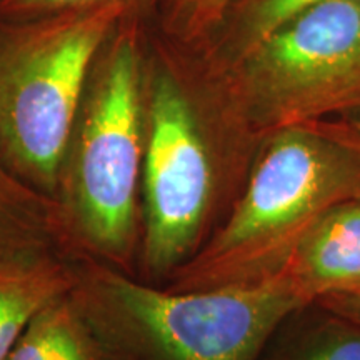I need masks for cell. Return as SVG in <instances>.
<instances>
[{
    "mask_svg": "<svg viewBox=\"0 0 360 360\" xmlns=\"http://www.w3.org/2000/svg\"><path fill=\"white\" fill-rule=\"evenodd\" d=\"M141 15L125 17L94 62L56 193L72 255L134 277L146 150L147 49Z\"/></svg>",
    "mask_w": 360,
    "mask_h": 360,
    "instance_id": "6da1fadb",
    "label": "cell"
},
{
    "mask_svg": "<svg viewBox=\"0 0 360 360\" xmlns=\"http://www.w3.org/2000/svg\"><path fill=\"white\" fill-rule=\"evenodd\" d=\"M244 139L210 122L172 58L147 51L141 281L165 287L219 231L255 157Z\"/></svg>",
    "mask_w": 360,
    "mask_h": 360,
    "instance_id": "7a4b0ae2",
    "label": "cell"
},
{
    "mask_svg": "<svg viewBox=\"0 0 360 360\" xmlns=\"http://www.w3.org/2000/svg\"><path fill=\"white\" fill-rule=\"evenodd\" d=\"M360 199V141L310 127L276 129L262 142L227 219L165 289L247 285L276 276L328 210Z\"/></svg>",
    "mask_w": 360,
    "mask_h": 360,
    "instance_id": "3957f363",
    "label": "cell"
},
{
    "mask_svg": "<svg viewBox=\"0 0 360 360\" xmlns=\"http://www.w3.org/2000/svg\"><path fill=\"white\" fill-rule=\"evenodd\" d=\"M72 299L117 360H262L285 321L310 305L281 277L174 292L75 257Z\"/></svg>",
    "mask_w": 360,
    "mask_h": 360,
    "instance_id": "277c9868",
    "label": "cell"
},
{
    "mask_svg": "<svg viewBox=\"0 0 360 360\" xmlns=\"http://www.w3.org/2000/svg\"><path fill=\"white\" fill-rule=\"evenodd\" d=\"M124 4L24 22H0V160L49 199L94 62L117 25Z\"/></svg>",
    "mask_w": 360,
    "mask_h": 360,
    "instance_id": "5b68a950",
    "label": "cell"
},
{
    "mask_svg": "<svg viewBox=\"0 0 360 360\" xmlns=\"http://www.w3.org/2000/svg\"><path fill=\"white\" fill-rule=\"evenodd\" d=\"M244 119L267 129L360 110V2L300 13L242 53Z\"/></svg>",
    "mask_w": 360,
    "mask_h": 360,
    "instance_id": "8992f818",
    "label": "cell"
},
{
    "mask_svg": "<svg viewBox=\"0 0 360 360\" xmlns=\"http://www.w3.org/2000/svg\"><path fill=\"white\" fill-rule=\"evenodd\" d=\"M276 276L309 304L360 287V199L344 202L317 220Z\"/></svg>",
    "mask_w": 360,
    "mask_h": 360,
    "instance_id": "52a82bcc",
    "label": "cell"
},
{
    "mask_svg": "<svg viewBox=\"0 0 360 360\" xmlns=\"http://www.w3.org/2000/svg\"><path fill=\"white\" fill-rule=\"evenodd\" d=\"M75 257L49 249H0V360L40 310L69 294Z\"/></svg>",
    "mask_w": 360,
    "mask_h": 360,
    "instance_id": "ba28073f",
    "label": "cell"
},
{
    "mask_svg": "<svg viewBox=\"0 0 360 360\" xmlns=\"http://www.w3.org/2000/svg\"><path fill=\"white\" fill-rule=\"evenodd\" d=\"M7 360H117L70 292L35 315Z\"/></svg>",
    "mask_w": 360,
    "mask_h": 360,
    "instance_id": "9c48e42d",
    "label": "cell"
},
{
    "mask_svg": "<svg viewBox=\"0 0 360 360\" xmlns=\"http://www.w3.org/2000/svg\"><path fill=\"white\" fill-rule=\"evenodd\" d=\"M0 249H49L72 255L57 202L17 179L2 160Z\"/></svg>",
    "mask_w": 360,
    "mask_h": 360,
    "instance_id": "30bf717a",
    "label": "cell"
},
{
    "mask_svg": "<svg viewBox=\"0 0 360 360\" xmlns=\"http://www.w3.org/2000/svg\"><path fill=\"white\" fill-rule=\"evenodd\" d=\"M269 360H360V323L310 304L270 342Z\"/></svg>",
    "mask_w": 360,
    "mask_h": 360,
    "instance_id": "8fae6325",
    "label": "cell"
},
{
    "mask_svg": "<svg viewBox=\"0 0 360 360\" xmlns=\"http://www.w3.org/2000/svg\"><path fill=\"white\" fill-rule=\"evenodd\" d=\"M233 0H165L167 30L186 44L199 42L224 19Z\"/></svg>",
    "mask_w": 360,
    "mask_h": 360,
    "instance_id": "7c38bea8",
    "label": "cell"
},
{
    "mask_svg": "<svg viewBox=\"0 0 360 360\" xmlns=\"http://www.w3.org/2000/svg\"><path fill=\"white\" fill-rule=\"evenodd\" d=\"M332 2H360V0H259L254 11L247 13L242 52L300 13Z\"/></svg>",
    "mask_w": 360,
    "mask_h": 360,
    "instance_id": "4fadbf2b",
    "label": "cell"
},
{
    "mask_svg": "<svg viewBox=\"0 0 360 360\" xmlns=\"http://www.w3.org/2000/svg\"><path fill=\"white\" fill-rule=\"evenodd\" d=\"M148 0H0V22H24L84 8L124 4L142 12Z\"/></svg>",
    "mask_w": 360,
    "mask_h": 360,
    "instance_id": "5bb4252c",
    "label": "cell"
},
{
    "mask_svg": "<svg viewBox=\"0 0 360 360\" xmlns=\"http://www.w3.org/2000/svg\"><path fill=\"white\" fill-rule=\"evenodd\" d=\"M315 305L339 314L355 323H360V287L347 292H339V294L322 297L321 300L315 302Z\"/></svg>",
    "mask_w": 360,
    "mask_h": 360,
    "instance_id": "9a60e30c",
    "label": "cell"
},
{
    "mask_svg": "<svg viewBox=\"0 0 360 360\" xmlns=\"http://www.w3.org/2000/svg\"><path fill=\"white\" fill-rule=\"evenodd\" d=\"M352 134L360 141V119L352 122Z\"/></svg>",
    "mask_w": 360,
    "mask_h": 360,
    "instance_id": "2e32d148",
    "label": "cell"
}]
</instances>
